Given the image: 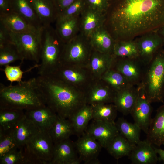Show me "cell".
Wrapping results in <instances>:
<instances>
[{
	"instance_id": "6da1fadb",
	"label": "cell",
	"mask_w": 164,
	"mask_h": 164,
	"mask_svg": "<svg viewBox=\"0 0 164 164\" xmlns=\"http://www.w3.org/2000/svg\"><path fill=\"white\" fill-rule=\"evenodd\" d=\"M104 26L115 41L164 27V0H109Z\"/></svg>"
},
{
	"instance_id": "7a4b0ae2",
	"label": "cell",
	"mask_w": 164,
	"mask_h": 164,
	"mask_svg": "<svg viewBox=\"0 0 164 164\" xmlns=\"http://www.w3.org/2000/svg\"><path fill=\"white\" fill-rule=\"evenodd\" d=\"M36 78L46 104L59 117L70 119L87 104L84 96L54 75Z\"/></svg>"
},
{
	"instance_id": "3957f363",
	"label": "cell",
	"mask_w": 164,
	"mask_h": 164,
	"mask_svg": "<svg viewBox=\"0 0 164 164\" xmlns=\"http://www.w3.org/2000/svg\"><path fill=\"white\" fill-rule=\"evenodd\" d=\"M46 104L36 77L15 85L0 84V108L25 111Z\"/></svg>"
},
{
	"instance_id": "277c9868",
	"label": "cell",
	"mask_w": 164,
	"mask_h": 164,
	"mask_svg": "<svg viewBox=\"0 0 164 164\" xmlns=\"http://www.w3.org/2000/svg\"><path fill=\"white\" fill-rule=\"evenodd\" d=\"M41 49L39 75L53 74L58 67L65 43L51 25L43 27L41 31Z\"/></svg>"
},
{
	"instance_id": "5b68a950",
	"label": "cell",
	"mask_w": 164,
	"mask_h": 164,
	"mask_svg": "<svg viewBox=\"0 0 164 164\" xmlns=\"http://www.w3.org/2000/svg\"><path fill=\"white\" fill-rule=\"evenodd\" d=\"M150 102L164 103V50H160L146 65L141 83Z\"/></svg>"
},
{
	"instance_id": "8992f818",
	"label": "cell",
	"mask_w": 164,
	"mask_h": 164,
	"mask_svg": "<svg viewBox=\"0 0 164 164\" xmlns=\"http://www.w3.org/2000/svg\"><path fill=\"white\" fill-rule=\"evenodd\" d=\"M54 144L49 132L40 131L23 147L28 164H50Z\"/></svg>"
},
{
	"instance_id": "52a82bcc",
	"label": "cell",
	"mask_w": 164,
	"mask_h": 164,
	"mask_svg": "<svg viewBox=\"0 0 164 164\" xmlns=\"http://www.w3.org/2000/svg\"><path fill=\"white\" fill-rule=\"evenodd\" d=\"M41 30L37 32L25 33H16L9 30L10 41L23 59L31 61L36 64L40 61Z\"/></svg>"
},
{
	"instance_id": "ba28073f",
	"label": "cell",
	"mask_w": 164,
	"mask_h": 164,
	"mask_svg": "<svg viewBox=\"0 0 164 164\" xmlns=\"http://www.w3.org/2000/svg\"><path fill=\"white\" fill-rule=\"evenodd\" d=\"M91 48L88 38L80 32L65 43L60 63H67L83 61L89 56Z\"/></svg>"
},
{
	"instance_id": "9c48e42d",
	"label": "cell",
	"mask_w": 164,
	"mask_h": 164,
	"mask_svg": "<svg viewBox=\"0 0 164 164\" xmlns=\"http://www.w3.org/2000/svg\"><path fill=\"white\" fill-rule=\"evenodd\" d=\"M146 65L139 58H115L111 68L121 73L132 85L142 82Z\"/></svg>"
},
{
	"instance_id": "30bf717a",
	"label": "cell",
	"mask_w": 164,
	"mask_h": 164,
	"mask_svg": "<svg viewBox=\"0 0 164 164\" xmlns=\"http://www.w3.org/2000/svg\"><path fill=\"white\" fill-rule=\"evenodd\" d=\"M137 86V97L130 114L134 123L147 134L152 119V108L142 84Z\"/></svg>"
},
{
	"instance_id": "8fae6325",
	"label": "cell",
	"mask_w": 164,
	"mask_h": 164,
	"mask_svg": "<svg viewBox=\"0 0 164 164\" xmlns=\"http://www.w3.org/2000/svg\"><path fill=\"white\" fill-rule=\"evenodd\" d=\"M134 40L138 49V58L145 65L164 45L163 39L157 31L144 34Z\"/></svg>"
},
{
	"instance_id": "7c38bea8",
	"label": "cell",
	"mask_w": 164,
	"mask_h": 164,
	"mask_svg": "<svg viewBox=\"0 0 164 164\" xmlns=\"http://www.w3.org/2000/svg\"><path fill=\"white\" fill-rule=\"evenodd\" d=\"M74 143L79 157L84 164H100L98 157L102 148L96 140L84 132Z\"/></svg>"
},
{
	"instance_id": "4fadbf2b",
	"label": "cell",
	"mask_w": 164,
	"mask_h": 164,
	"mask_svg": "<svg viewBox=\"0 0 164 164\" xmlns=\"http://www.w3.org/2000/svg\"><path fill=\"white\" fill-rule=\"evenodd\" d=\"M85 132L96 140L106 149L119 133L115 123L93 120Z\"/></svg>"
},
{
	"instance_id": "5bb4252c",
	"label": "cell",
	"mask_w": 164,
	"mask_h": 164,
	"mask_svg": "<svg viewBox=\"0 0 164 164\" xmlns=\"http://www.w3.org/2000/svg\"><path fill=\"white\" fill-rule=\"evenodd\" d=\"M25 114L40 131L47 132L51 128L58 116L46 104L26 110Z\"/></svg>"
},
{
	"instance_id": "9a60e30c",
	"label": "cell",
	"mask_w": 164,
	"mask_h": 164,
	"mask_svg": "<svg viewBox=\"0 0 164 164\" xmlns=\"http://www.w3.org/2000/svg\"><path fill=\"white\" fill-rule=\"evenodd\" d=\"M105 13L87 5L80 15V32L88 38L95 30L104 26Z\"/></svg>"
},
{
	"instance_id": "2e32d148",
	"label": "cell",
	"mask_w": 164,
	"mask_h": 164,
	"mask_svg": "<svg viewBox=\"0 0 164 164\" xmlns=\"http://www.w3.org/2000/svg\"><path fill=\"white\" fill-rule=\"evenodd\" d=\"M153 145L146 139L136 145L128 156L133 164H155L158 157Z\"/></svg>"
},
{
	"instance_id": "e0dca14e",
	"label": "cell",
	"mask_w": 164,
	"mask_h": 164,
	"mask_svg": "<svg viewBox=\"0 0 164 164\" xmlns=\"http://www.w3.org/2000/svg\"><path fill=\"white\" fill-rule=\"evenodd\" d=\"M138 95L137 86L130 85L116 92L113 103L118 111L124 115L130 114Z\"/></svg>"
},
{
	"instance_id": "ac0fdd59",
	"label": "cell",
	"mask_w": 164,
	"mask_h": 164,
	"mask_svg": "<svg viewBox=\"0 0 164 164\" xmlns=\"http://www.w3.org/2000/svg\"><path fill=\"white\" fill-rule=\"evenodd\" d=\"M77 154L74 143L69 138L55 143L50 164H70L79 157Z\"/></svg>"
},
{
	"instance_id": "d6986e66",
	"label": "cell",
	"mask_w": 164,
	"mask_h": 164,
	"mask_svg": "<svg viewBox=\"0 0 164 164\" xmlns=\"http://www.w3.org/2000/svg\"><path fill=\"white\" fill-rule=\"evenodd\" d=\"M43 27L51 25L58 15L54 0H29Z\"/></svg>"
},
{
	"instance_id": "ffe728a7",
	"label": "cell",
	"mask_w": 164,
	"mask_h": 164,
	"mask_svg": "<svg viewBox=\"0 0 164 164\" xmlns=\"http://www.w3.org/2000/svg\"><path fill=\"white\" fill-rule=\"evenodd\" d=\"M0 23L10 31L16 33H35L42 29H37L22 17L13 11L0 15Z\"/></svg>"
},
{
	"instance_id": "44dd1931",
	"label": "cell",
	"mask_w": 164,
	"mask_h": 164,
	"mask_svg": "<svg viewBox=\"0 0 164 164\" xmlns=\"http://www.w3.org/2000/svg\"><path fill=\"white\" fill-rule=\"evenodd\" d=\"M40 130L33 122L25 115L12 131L19 145L23 148L30 140Z\"/></svg>"
},
{
	"instance_id": "7402d4cb",
	"label": "cell",
	"mask_w": 164,
	"mask_h": 164,
	"mask_svg": "<svg viewBox=\"0 0 164 164\" xmlns=\"http://www.w3.org/2000/svg\"><path fill=\"white\" fill-rule=\"evenodd\" d=\"M88 38L94 50L101 53L113 54L115 41L104 26L93 32Z\"/></svg>"
},
{
	"instance_id": "603a6c76",
	"label": "cell",
	"mask_w": 164,
	"mask_h": 164,
	"mask_svg": "<svg viewBox=\"0 0 164 164\" xmlns=\"http://www.w3.org/2000/svg\"><path fill=\"white\" fill-rule=\"evenodd\" d=\"M153 145L160 147L164 143V104L157 110L152 119L146 139Z\"/></svg>"
},
{
	"instance_id": "cb8c5ba5",
	"label": "cell",
	"mask_w": 164,
	"mask_h": 164,
	"mask_svg": "<svg viewBox=\"0 0 164 164\" xmlns=\"http://www.w3.org/2000/svg\"><path fill=\"white\" fill-rule=\"evenodd\" d=\"M56 31L65 43L80 32V15L56 20Z\"/></svg>"
},
{
	"instance_id": "d4e9b609",
	"label": "cell",
	"mask_w": 164,
	"mask_h": 164,
	"mask_svg": "<svg viewBox=\"0 0 164 164\" xmlns=\"http://www.w3.org/2000/svg\"><path fill=\"white\" fill-rule=\"evenodd\" d=\"M12 10L39 30L43 27L29 0H11Z\"/></svg>"
},
{
	"instance_id": "484cf974",
	"label": "cell",
	"mask_w": 164,
	"mask_h": 164,
	"mask_svg": "<svg viewBox=\"0 0 164 164\" xmlns=\"http://www.w3.org/2000/svg\"><path fill=\"white\" fill-rule=\"evenodd\" d=\"M49 132L54 144L69 139L74 133L70 120L58 116Z\"/></svg>"
},
{
	"instance_id": "4316f807",
	"label": "cell",
	"mask_w": 164,
	"mask_h": 164,
	"mask_svg": "<svg viewBox=\"0 0 164 164\" xmlns=\"http://www.w3.org/2000/svg\"><path fill=\"white\" fill-rule=\"evenodd\" d=\"M136 145L119 133L105 149L111 156L118 159L125 156H128Z\"/></svg>"
},
{
	"instance_id": "83f0119b",
	"label": "cell",
	"mask_w": 164,
	"mask_h": 164,
	"mask_svg": "<svg viewBox=\"0 0 164 164\" xmlns=\"http://www.w3.org/2000/svg\"><path fill=\"white\" fill-rule=\"evenodd\" d=\"M93 119V110L91 105H84L69 119L73 128L74 133L81 135Z\"/></svg>"
},
{
	"instance_id": "f1b7e54d",
	"label": "cell",
	"mask_w": 164,
	"mask_h": 164,
	"mask_svg": "<svg viewBox=\"0 0 164 164\" xmlns=\"http://www.w3.org/2000/svg\"><path fill=\"white\" fill-rule=\"evenodd\" d=\"M25 115V111L9 108H0V130L10 132Z\"/></svg>"
},
{
	"instance_id": "f546056e",
	"label": "cell",
	"mask_w": 164,
	"mask_h": 164,
	"mask_svg": "<svg viewBox=\"0 0 164 164\" xmlns=\"http://www.w3.org/2000/svg\"><path fill=\"white\" fill-rule=\"evenodd\" d=\"M114 59L113 54L101 53L94 50L91 56V69L95 73L103 75L111 68Z\"/></svg>"
},
{
	"instance_id": "4dcf8cb0",
	"label": "cell",
	"mask_w": 164,
	"mask_h": 164,
	"mask_svg": "<svg viewBox=\"0 0 164 164\" xmlns=\"http://www.w3.org/2000/svg\"><path fill=\"white\" fill-rule=\"evenodd\" d=\"M115 92L108 85L92 90L85 97L87 102L92 106L113 103Z\"/></svg>"
},
{
	"instance_id": "1f68e13d",
	"label": "cell",
	"mask_w": 164,
	"mask_h": 164,
	"mask_svg": "<svg viewBox=\"0 0 164 164\" xmlns=\"http://www.w3.org/2000/svg\"><path fill=\"white\" fill-rule=\"evenodd\" d=\"M119 133L131 142L137 144L140 141V128L134 123L127 121L123 118H119L115 122Z\"/></svg>"
},
{
	"instance_id": "d6a6232c",
	"label": "cell",
	"mask_w": 164,
	"mask_h": 164,
	"mask_svg": "<svg viewBox=\"0 0 164 164\" xmlns=\"http://www.w3.org/2000/svg\"><path fill=\"white\" fill-rule=\"evenodd\" d=\"M92 107L93 120L115 123L118 110L114 104H101Z\"/></svg>"
},
{
	"instance_id": "836d02e7",
	"label": "cell",
	"mask_w": 164,
	"mask_h": 164,
	"mask_svg": "<svg viewBox=\"0 0 164 164\" xmlns=\"http://www.w3.org/2000/svg\"><path fill=\"white\" fill-rule=\"evenodd\" d=\"M113 55L115 58H138V49L135 40L115 41Z\"/></svg>"
},
{
	"instance_id": "e575fe53",
	"label": "cell",
	"mask_w": 164,
	"mask_h": 164,
	"mask_svg": "<svg viewBox=\"0 0 164 164\" xmlns=\"http://www.w3.org/2000/svg\"><path fill=\"white\" fill-rule=\"evenodd\" d=\"M102 78L115 92L132 85L121 73L111 68L102 75Z\"/></svg>"
},
{
	"instance_id": "d590c367",
	"label": "cell",
	"mask_w": 164,
	"mask_h": 164,
	"mask_svg": "<svg viewBox=\"0 0 164 164\" xmlns=\"http://www.w3.org/2000/svg\"><path fill=\"white\" fill-rule=\"evenodd\" d=\"M24 60L15 46L10 43L0 46V66L5 67L18 60L21 63Z\"/></svg>"
},
{
	"instance_id": "8d00e7d4",
	"label": "cell",
	"mask_w": 164,
	"mask_h": 164,
	"mask_svg": "<svg viewBox=\"0 0 164 164\" xmlns=\"http://www.w3.org/2000/svg\"><path fill=\"white\" fill-rule=\"evenodd\" d=\"M21 148L12 131L5 132L0 130V158L11 151Z\"/></svg>"
},
{
	"instance_id": "74e56055",
	"label": "cell",
	"mask_w": 164,
	"mask_h": 164,
	"mask_svg": "<svg viewBox=\"0 0 164 164\" xmlns=\"http://www.w3.org/2000/svg\"><path fill=\"white\" fill-rule=\"evenodd\" d=\"M87 5L85 0H76L59 14L56 21L79 16Z\"/></svg>"
},
{
	"instance_id": "f35d334b",
	"label": "cell",
	"mask_w": 164,
	"mask_h": 164,
	"mask_svg": "<svg viewBox=\"0 0 164 164\" xmlns=\"http://www.w3.org/2000/svg\"><path fill=\"white\" fill-rule=\"evenodd\" d=\"M0 164H28L23 148L11 151L0 158Z\"/></svg>"
},
{
	"instance_id": "ab89813d",
	"label": "cell",
	"mask_w": 164,
	"mask_h": 164,
	"mask_svg": "<svg viewBox=\"0 0 164 164\" xmlns=\"http://www.w3.org/2000/svg\"><path fill=\"white\" fill-rule=\"evenodd\" d=\"M6 78L8 81L11 83L22 81V78L25 72L21 69V65L19 66H5L3 69Z\"/></svg>"
},
{
	"instance_id": "60d3db41",
	"label": "cell",
	"mask_w": 164,
	"mask_h": 164,
	"mask_svg": "<svg viewBox=\"0 0 164 164\" xmlns=\"http://www.w3.org/2000/svg\"><path fill=\"white\" fill-rule=\"evenodd\" d=\"M89 7L105 13L108 8L109 0H85Z\"/></svg>"
},
{
	"instance_id": "b9f144b4",
	"label": "cell",
	"mask_w": 164,
	"mask_h": 164,
	"mask_svg": "<svg viewBox=\"0 0 164 164\" xmlns=\"http://www.w3.org/2000/svg\"><path fill=\"white\" fill-rule=\"evenodd\" d=\"M10 43L9 30L0 23V46Z\"/></svg>"
},
{
	"instance_id": "7bdbcfd3",
	"label": "cell",
	"mask_w": 164,
	"mask_h": 164,
	"mask_svg": "<svg viewBox=\"0 0 164 164\" xmlns=\"http://www.w3.org/2000/svg\"><path fill=\"white\" fill-rule=\"evenodd\" d=\"M12 11L11 0H0V15Z\"/></svg>"
},
{
	"instance_id": "ee69618b",
	"label": "cell",
	"mask_w": 164,
	"mask_h": 164,
	"mask_svg": "<svg viewBox=\"0 0 164 164\" xmlns=\"http://www.w3.org/2000/svg\"><path fill=\"white\" fill-rule=\"evenodd\" d=\"M76 0H54L58 12V15Z\"/></svg>"
},
{
	"instance_id": "f6af8a7d",
	"label": "cell",
	"mask_w": 164,
	"mask_h": 164,
	"mask_svg": "<svg viewBox=\"0 0 164 164\" xmlns=\"http://www.w3.org/2000/svg\"><path fill=\"white\" fill-rule=\"evenodd\" d=\"M157 154L159 155V160L164 162V150L155 148Z\"/></svg>"
},
{
	"instance_id": "bcb514c9",
	"label": "cell",
	"mask_w": 164,
	"mask_h": 164,
	"mask_svg": "<svg viewBox=\"0 0 164 164\" xmlns=\"http://www.w3.org/2000/svg\"><path fill=\"white\" fill-rule=\"evenodd\" d=\"M157 31L162 37L164 40V27L160 28Z\"/></svg>"
},
{
	"instance_id": "7dc6e473",
	"label": "cell",
	"mask_w": 164,
	"mask_h": 164,
	"mask_svg": "<svg viewBox=\"0 0 164 164\" xmlns=\"http://www.w3.org/2000/svg\"><path fill=\"white\" fill-rule=\"evenodd\" d=\"M163 145H164V143H163Z\"/></svg>"
}]
</instances>
